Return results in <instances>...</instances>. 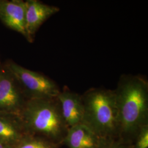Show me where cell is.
<instances>
[{
  "instance_id": "obj_10",
  "label": "cell",
  "mask_w": 148,
  "mask_h": 148,
  "mask_svg": "<svg viewBox=\"0 0 148 148\" xmlns=\"http://www.w3.org/2000/svg\"><path fill=\"white\" fill-rule=\"evenodd\" d=\"M27 134L19 115L0 112V142L13 148Z\"/></svg>"
},
{
  "instance_id": "obj_4",
  "label": "cell",
  "mask_w": 148,
  "mask_h": 148,
  "mask_svg": "<svg viewBox=\"0 0 148 148\" xmlns=\"http://www.w3.org/2000/svg\"><path fill=\"white\" fill-rule=\"evenodd\" d=\"M5 65L19 82L27 99L56 98L61 91L54 81L42 74L26 69L12 61Z\"/></svg>"
},
{
  "instance_id": "obj_7",
  "label": "cell",
  "mask_w": 148,
  "mask_h": 148,
  "mask_svg": "<svg viewBox=\"0 0 148 148\" xmlns=\"http://www.w3.org/2000/svg\"><path fill=\"white\" fill-rule=\"evenodd\" d=\"M26 1L0 0V19L5 26L27 40L25 30Z\"/></svg>"
},
{
  "instance_id": "obj_3",
  "label": "cell",
  "mask_w": 148,
  "mask_h": 148,
  "mask_svg": "<svg viewBox=\"0 0 148 148\" xmlns=\"http://www.w3.org/2000/svg\"><path fill=\"white\" fill-rule=\"evenodd\" d=\"M81 96L84 109L82 123L103 139H118V114L114 90L92 88Z\"/></svg>"
},
{
  "instance_id": "obj_5",
  "label": "cell",
  "mask_w": 148,
  "mask_h": 148,
  "mask_svg": "<svg viewBox=\"0 0 148 148\" xmlns=\"http://www.w3.org/2000/svg\"><path fill=\"white\" fill-rule=\"evenodd\" d=\"M27 98L21 86L5 64L0 68V112L20 114Z\"/></svg>"
},
{
  "instance_id": "obj_13",
  "label": "cell",
  "mask_w": 148,
  "mask_h": 148,
  "mask_svg": "<svg viewBox=\"0 0 148 148\" xmlns=\"http://www.w3.org/2000/svg\"><path fill=\"white\" fill-rule=\"evenodd\" d=\"M99 148H132V146L116 139L106 140Z\"/></svg>"
},
{
  "instance_id": "obj_14",
  "label": "cell",
  "mask_w": 148,
  "mask_h": 148,
  "mask_svg": "<svg viewBox=\"0 0 148 148\" xmlns=\"http://www.w3.org/2000/svg\"><path fill=\"white\" fill-rule=\"evenodd\" d=\"M1 65H2V64L0 63V68H1Z\"/></svg>"
},
{
  "instance_id": "obj_8",
  "label": "cell",
  "mask_w": 148,
  "mask_h": 148,
  "mask_svg": "<svg viewBox=\"0 0 148 148\" xmlns=\"http://www.w3.org/2000/svg\"><path fill=\"white\" fill-rule=\"evenodd\" d=\"M57 98L68 127L82 123L84 109L81 95L66 89L60 91Z\"/></svg>"
},
{
  "instance_id": "obj_6",
  "label": "cell",
  "mask_w": 148,
  "mask_h": 148,
  "mask_svg": "<svg viewBox=\"0 0 148 148\" xmlns=\"http://www.w3.org/2000/svg\"><path fill=\"white\" fill-rule=\"evenodd\" d=\"M59 8L56 6L48 5L37 0L26 1L25 30L27 40L32 42L36 32L49 18L56 14Z\"/></svg>"
},
{
  "instance_id": "obj_2",
  "label": "cell",
  "mask_w": 148,
  "mask_h": 148,
  "mask_svg": "<svg viewBox=\"0 0 148 148\" xmlns=\"http://www.w3.org/2000/svg\"><path fill=\"white\" fill-rule=\"evenodd\" d=\"M19 116L27 133L63 145L69 127L57 98L27 99Z\"/></svg>"
},
{
  "instance_id": "obj_12",
  "label": "cell",
  "mask_w": 148,
  "mask_h": 148,
  "mask_svg": "<svg viewBox=\"0 0 148 148\" xmlns=\"http://www.w3.org/2000/svg\"><path fill=\"white\" fill-rule=\"evenodd\" d=\"M132 146V148H148V125L139 131Z\"/></svg>"
},
{
  "instance_id": "obj_1",
  "label": "cell",
  "mask_w": 148,
  "mask_h": 148,
  "mask_svg": "<svg viewBox=\"0 0 148 148\" xmlns=\"http://www.w3.org/2000/svg\"><path fill=\"white\" fill-rule=\"evenodd\" d=\"M119 121L118 139L132 145L148 125V83L139 75H123L114 90Z\"/></svg>"
},
{
  "instance_id": "obj_11",
  "label": "cell",
  "mask_w": 148,
  "mask_h": 148,
  "mask_svg": "<svg viewBox=\"0 0 148 148\" xmlns=\"http://www.w3.org/2000/svg\"><path fill=\"white\" fill-rule=\"evenodd\" d=\"M60 146L45 138L27 133L13 148H59Z\"/></svg>"
},
{
  "instance_id": "obj_9",
  "label": "cell",
  "mask_w": 148,
  "mask_h": 148,
  "mask_svg": "<svg viewBox=\"0 0 148 148\" xmlns=\"http://www.w3.org/2000/svg\"><path fill=\"white\" fill-rule=\"evenodd\" d=\"M106 140L81 123L69 128L63 144L68 148H99Z\"/></svg>"
}]
</instances>
